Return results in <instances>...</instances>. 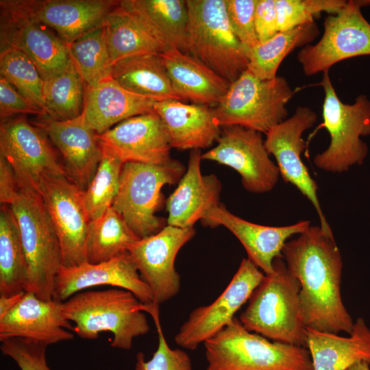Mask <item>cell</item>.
<instances>
[{
	"mask_svg": "<svg viewBox=\"0 0 370 370\" xmlns=\"http://www.w3.org/2000/svg\"><path fill=\"white\" fill-rule=\"evenodd\" d=\"M204 225L215 227L223 225L241 242L247 251L248 259L264 275L274 272L273 261L282 257V249L287 240L300 234L310 225L309 221H300L286 226H266L244 220L218 205L210 209L201 219Z\"/></svg>",
	"mask_w": 370,
	"mask_h": 370,
	"instance_id": "44dd1931",
	"label": "cell"
},
{
	"mask_svg": "<svg viewBox=\"0 0 370 370\" xmlns=\"http://www.w3.org/2000/svg\"><path fill=\"white\" fill-rule=\"evenodd\" d=\"M97 139L103 151L123 163L160 164L171 158L170 138L155 111L124 120L97 134Z\"/></svg>",
	"mask_w": 370,
	"mask_h": 370,
	"instance_id": "d6986e66",
	"label": "cell"
},
{
	"mask_svg": "<svg viewBox=\"0 0 370 370\" xmlns=\"http://www.w3.org/2000/svg\"><path fill=\"white\" fill-rule=\"evenodd\" d=\"M140 238L112 207L100 217L91 220L86 241V262L108 261L128 251Z\"/></svg>",
	"mask_w": 370,
	"mask_h": 370,
	"instance_id": "d6a6232c",
	"label": "cell"
},
{
	"mask_svg": "<svg viewBox=\"0 0 370 370\" xmlns=\"http://www.w3.org/2000/svg\"><path fill=\"white\" fill-rule=\"evenodd\" d=\"M264 275L251 261L243 258L221 294L210 304L191 311L175 336L176 344L195 350L223 330L249 300Z\"/></svg>",
	"mask_w": 370,
	"mask_h": 370,
	"instance_id": "4fadbf2b",
	"label": "cell"
},
{
	"mask_svg": "<svg viewBox=\"0 0 370 370\" xmlns=\"http://www.w3.org/2000/svg\"><path fill=\"white\" fill-rule=\"evenodd\" d=\"M46 344L23 338L1 341L0 349L14 360L20 370H52L47 362Z\"/></svg>",
	"mask_w": 370,
	"mask_h": 370,
	"instance_id": "60d3db41",
	"label": "cell"
},
{
	"mask_svg": "<svg viewBox=\"0 0 370 370\" xmlns=\"http://www.w3.org/2000/svg\"><path fill=\"white\" fill-rule=\"evenodd\" d=\"M294 94L280 76L261 79L248 69L232 82L214 113L220 126L238 125L265 134L287 119Z\"/></svg>",
	"mask_w": 370,
	"mask_h": 370,
	"instance_id": "9c48e42d",
	"label": "cell"
},
{
	"mask_svg": "<svg viewBox=\"0 0 370 370\" xmlns=\"http://www.w3.org/2000/svg\"><path fill=\"white\" fill-rule=\"evenodd\" d=\"M185 172L184 165L171 158L160 164L125 162L112 207L139 238L153 235L164 227L155 214L162 202L161 189L180 182Z\"/></svg>",
	"mask_w": 370,
	"mask_h": 370,
	"instance_id": "ba28073f",
	"label": "cell"
},
{
	"mask_svg": "<svg viewBox=\"0 0 370 370\" xmlns=\"http://www.w3.org/2000/svg\"><path fill=\"white\" fill-rule=\"evenodd\" d=\"M202 160L217 162L236 171L243 187L253 193L271 191L280 171L270 158L260 132L238 125L224 127L214 148Z\"/></svg>",
	"mask_w": 370,
	"mask_h": 370,
	"instance_id": "9a60e30c",
	"label": "cell"
},
{
	"mask_svg": "<svg viewBox=\"0 0 370 370\" xmlns=\"http://www.w3.org/2000/svg\"><path fill=\"white\" fill-rule=\"evenodd\" d=\"M153 110L166 128L171 147L180 150L205 149L220 136L221 126L213 108L208 106L167 99L156 101Z\"/></svg>",
	"mask_w": 370,
	"mask_h": 370,
	"instance_id": "d4e9b609",
	"label": "cell"
},
{
	"mask_svg": "<svg viewBox=\"0 0 370 370\" xmlns=\"http://www.w3.org/2000/svg\"><path fill=\"white\" fill-rule=\"evenodd\" d=\"M282 257L300 284L299 301L307 328L350 334L354 322L343 303L341 282L343 262L332 233L310 225L287 241Z\"/></svg>",
	"mask_w": 370,
	"mask_h": 370,
	"instance_id": "6da1fadb",
	"label": "cell"
},
{
	"mask_svg": "<svg viewBox=\"0 0 370 370\" xmlns=\"http://www.w3.org/2000/svg\"><path fill=\"white\" fill-rule=\"evenodd\" d=\"M44 130L23 115L1 121L0 156L10 165L21 186L39 194L46 181L67 176Z\"/></svg>",
	"mask_w": 370,
	"mask_h": 370,
	"instance_id": "30bf717a",
	"label": "cell"
},
{
	"mask_svg": "<svg viewBox=\"0 0 370 370\" xmlns=\"http://www.w3.org/2000/svg\"><path fill=\"white\" fill-rule=\"evenodd\" d=\"M120 1L23 0L29 12L69 45L102 25Z\"/></svg>",
	"mask_w": 370,
	"mask_h": 370,
	"instance_id": "603a6c76",
	"label": "cell"
},
{
	"mask_svg": "<svg viewBox=\"0 0 370 370\" xmlns=\"http://www.w3.org/2000/svg\"><path fill=\"white\" fill-rule=\"evenodd\" d=\"M173 89L180 101L217 105L230 83L190 54L169 49L161 53Z\"/></svg>",
	"mask_w": 370,
	"mask_h": 370,
	"instance_id": "4316f807",
	"label": "cell"
},
{
	"mask_svg": "<svg viewBox=\"0 0 370 370\" xmlns=\"http://www.w3.org/2000/svg\"><path fill=\"white\" fill-rule=\"evenodd\" d=\"M29 268L18 225L10 206L0 210V295L27 291Z\"/></svg>",
	"mask_w": 370,
	"mask_h": 370,
	"instance_id": "1f68e13d",
	"label": "cell"
},
{
	"mask_svg": "<svg viewBox=\"0 0 370 370\" xmlns=\"http://www.w3.org/2000/svg\"><path fill=\"white\" fill-rule=\"evenodd\" d=\"M204 346L205 370H313L307 348L270 341L236 317Z\"/></svg>",
	"mask_w": 370,
	"mask_h": 370,
	"instance_id": "277c9868",
	"label": "cell"
},
{
	"mask_svg": "<svg viewBox=\"0 0 370 370\" xmlns=\"http://www.w3.org/2000/svg\"><path fill=\"white\" fill-rule=\"evenodd\" d=\"M21 113L44 115L33 107L9 82L0 76L1 119Z\"/></svg>",
	"mask_w": 370,
	"mask_h": 370,
	"instance_id": "7bdbcfd3",
	"label": "cell"
},
{
	"mask_svg": "<svg viewBox=\"0 0 370 370\" xmlns=\"http://www.w3.org/2000/svg\"><path fill=\"white\" fill-rule=\"evenodd\" d=\"M255 28L260 43L271 39L279 32L275 0H258L255 11Z\"/></svg>",
	"mask_w": 370,
	"mask_h": 370,
	"instance_id": "ee69618b",
	"label": "cell"
},
{
	"mask_svg": "<svg viewBox=\"0 0 370 370\" xmlns=\"http://www.w3.org/2000/svg\"><path fill=\"white\" fill-rule=\"evenodd\" d=\"M73 326L64 316L62 302L46 301L26 291L21 300L0 317V341L23 338L51 345L71 341Z\"/></svg>",
	"mask_w": 370,
	"mask_h": 370,
	"instance_id": "7402d4cb",
	"label": "cell"
},
{
	"mask_svg": "<svg viewBox=\"0 0 370 370\" xmlns=\"http://www.w3.org/2000/svg\"><path fill=\"white\" fill-rule=\"evenodd\" d=\"M16 217L29 268L27 291L53 299L55 278L62 265L59 239L40 195L21 186L10 205Z\"/></svg>",
	"mask_w": 370,
	"mask_h": 370,
	"instance_id": "8992f818",
	"label": "cell"
},
{
	"mask_svg": "<svg viewBox=\"0 0 370 370\" xmlns=\"http://www.w3.org/2000/svg\"><path fill=\"white\" fill-rule=\"evenodd\" d=\"M258 0H225L228 18L241 43L251 47L259 42L255 28V11Z\"/></svg>",
	"mask_w": 370,
	"mask_h": 370,
	"instance_id": "b9f144b4",
	"label": "cell"
},
{
	"mask_svg": "<svg viewBox=\"0 0 370 370\" xmlns=\"http://www.w3.org/2000/svg\"><path fill=\"white\" fill-rule=\"evenodd\" d=\"M44 82L46 115L66 121L82 113L85 83L71 59L62 72Z\"/></svg>",
	"mask_w": 370,
	"mask_h": 370,
	"instance_id": "e575fe53",
	"label": "cell"
},
{
	"mask_svg": "<svg viewBox=\"0 0 370 370\" xmlns=\"http://www.w3.org/2000/svg\"><path fill=\"white\" fill-rule=\"evenodd\" d=\"M105 285L132 292L148 307L151 315L158 312L153 305L151 291L141 278L128 251L100 263L62 265L55 278L53 299L63 302L84 290Z\"/></svg>",
	"mask_w": 370,
	"mask_h": 370,
	"instance_id": "ac0fdd59",
	"label": "cell"
},
{
	"mask_svg": "<svg viewBox=\"0 0 370 370\" xmlns=\"http://www.w3.org/2000/svg\"><path fill=\"white\" fill-rule=\"evenodd\" d=\"M0 76L9 82L36 109L46 115L44 80L34 63L22 51H0Z\"/></svg>",
	"mask_w": 370,
	"mask_h": 370,
	"instance_id": "8d00e7d4",
	"label": "cell"
},
{
	"mask_svg": "<svg viewBox=\"0 0 370 370\" xmlns=\"http://www.w3.org/2000/svg\"><path fill=\"white\" fill-rule=\"evenodd\" d=\"M111 78L134 93L157 101L176 96L161 53L130 56L114 62Z\"/></svg>",
	"mask_w": 370,
	"mask_h": 370,
	"instance_id": "f546056e",
	"label": "cell"
},
{
	"mask_svg": "<svg viewBox=\"0 0 370 370\" xmlns=\"http://www.w3.org/2000/svg\"><path fill=\"white\" fill-rule=\"evenodd\" d=\"M102 158L82 199L90 220H94L112 207L117 195L123 162L103 151Z\"/></svg>",
	"mask_w": 370,
	"mask_h": 370,
	"instance_id": "74e56055",
	"label": "cell"
},
{
	"mask_svg": "<svg viewBox=\"0 0 370 370\" xmlns=\"http://www.w3.org/2000/svg\"><path fill=\"white\" fill-rule=\"evenodd\" d=\"M103 25L112 64L130 56L162 53L166 50L120 5V2L106 16Z\"/></svg>",
	"mask_w": 370,
	"mask_h": 370,
	"instance_id": "836d02e7",
	"label": "cell"
},
{
	"mask_svg": "<svg viewBox=\"0 0 370 370\" xmlns=\"http://www.w3.org/2000/svg\"><path fill=\"white\" fill-rule=\"evenodd\" d=\"M319 85L324 91L321 125L328 132L330 143L315 156L314 164L323 171L341 173L362 164L367 156L368 147L361 137L370 135V100L359 95L353 103H343L329 72L323 73Z\"/></svg>",
	"mask_w": 370,
	"mask_h": 370,
	"instance_id": "5b68a950",
	"label": "cell"
},
{
	"mask_svg": "<svg viewBox=\"0 0 370 370\" xmlns=\"http://www.w3.org/2000/svg\"><path fill=\"white\" fill-rule=\"evenodd\" d=\"M120 5L166 49L189 54L186 0H123Z\"/></svg>",
	"mask_w": 370,
	"mask_h": 370,
	"instance_id": "83f0119b",
	"label": "cell"
},
{
	"mask_svg": "<svg viewBox=\"0 0 370 370\" xmlns=\"http://www.w3.org/2000/svg\"><path fill=\"white\" fill-rule=\"evenodd\" d=\"M188 53L230 84L247 69L244 46L231 27L225 0H186Z\"/></svg>",
	"mask_w": 370,
	"mask_h": 370,
	"instance_id": "52a82bcc",
	"label": "cell"
},
{
	"mask_svg": "<svg viewBox=\"0 0 370 370\" xmlns=\"http://www.w3.org/2000/svg\"><path fill=\"white\" fill-rule=\"evenodd\" d=\"M314 21L295 28L278 32L264 42L254 47H244L248 60L247 69L261 79H271L277 75L282 60L292 51L310 44L319 35Z\"/></svg>",
	"mask_w": 370,
	"mask_h": 370,
	"instance_id": "4dcf8cb0",
	"label": "cell"
},
{
	"mask_svg": "<svg viewBox=\"0 0 370 370\" xmlns=\"http://www.w3.org/2000/svg\"><path fill=\"white\" fill-rule=\"evenodd\" d=\"M306 343L313 370H346L359 361L370 365V329L361 317L348 337L307 328Z\"/></svg>",
	"mask_w": 370,
	"mask_h": 370,
	"instance_id": "f1b7e54d",
	"label": "cell"
},
{
	"mask_svg": "<svg viewBox=\"0 0 370 370\" xmlns=\"http://www.w3.org/2000/svg\"><path fill=\"white\" fill-rule=\"evenodd\" d=\"M62 310L75 323L73 331L79 337L94 340L99 333L110 332L111 346L120 349H130L133 340L150 330L143 312H149L148 307L123 288L79 292L62 302Z\"/></svg>",
	"mask_w": 370,
	"mask_h": 370,
	"instance_id": "7a4b0ae2",
	"label": "cell"
},
{
	"mask_svg": "<svg viewBox=\"0 0 370 370\" xmlns=\"http://www.w3.org/2000/svg\"><path fill=\"white\" fill-rule=\"evenodd\" d=\"M21 188L17 177L8 162L0 156V202L10 205Z\"/></svg>",
	"mask_w": 370,
	"mask_h": 370,
	"instance_id": "f6af8a7d",
	"label": "cell"
},
{
	"mask_svg": "<svg viewBox=\"0 0 370 370\" xmlns=\"http://www.w3.org/2000/svg\"><path fill=\"white\" fill-rule=\"evenodd\" d=\"M317 114L306 106H297L293 114L272 127L267 134L264 146L277 162L283 180L293 185L314 208L320 221V227L332 233L321 209L317 195L318 185L310 176L304 164L301 154L306 145L303 133L317 121Z\"/></svg>",
	"mask_w": 370,
	"mask_h": 370,
	"instance_id": "5bb4252c",
	"label": "cell"
},
{
	"mask_svg": "<svg viewBox=\"0 0 370 370\" xmlns=\"http://www.w3.org/2000/svg\"><path fill=\"white\" fill-rule=\"evenodd\" d=\"M195 234L193 227L167 225L158 233L140 238L130 247L128 252L151 291L155 307L179 293L180 276L175 270V260L181 248Z\"/></svg>",
	"mask_w": 370,
	"mask_h": 370,
	"instance_id": "2e32d148",
	"label": "cell"
},
{
	"mask_svg": "<svg viewBox=\"0 0 370 370\" xmlns=\"http://www.w3.org/2000/svg\"><path fill=\"white\" fill-rule=\"evenodd\" d=\"M156 101L129 91L110 78L86 86L82 114L88 126L101 134L130 117L154 111Z\"/></svg>",
	"mask_w": 370,
	"mask_h": 370,
	"instance_id": "484cf974",
	"label": "cell"
},
{
	"mask_svg": "<svg viewBox=\"0 0 370 370\" xmlns=\"http://www.w3.org/2000/svg\"><path fill=\"white\" fill-rule=\"evenodd\" d=\"M346 370H370V365L367 362L359 361L352 365Z\"/></svg>",
	"mask_w": 370,
	"mask_h": 370,
	"instance_id": "7dc6e473",
	"label": "cell"
},
{
	"mask_svg": "<svg viewBox=\"0 0 370 370\" xmlns=\"http://www.w3.org/2000/svg\"><path fill=\"white\" fill-rule=\"evenodd\" d=\"M356 1L360 8L370 6V0H356Z\"/></svg>",
	"mask_w": 370,
	"mask_h": 370,
	"instance_id": "c3c4849f",
	"label": "cell"
},
{
	"mask_svg": "<svg viewBox=\"0 0 370 370\" xmlns=\"http://www.w3.org/2000/svg\"><path fill=\"white\" fill-rule=\"evenodd\" d=\"M158 328V347L149 360L143 352L136 354L134 370H193L188 354L180 349H172L167 343L160 325L158 314L153 317Z\"/></svg>",
	"mask_w": 370,
	"mask_h": 370,
	"instance_id": "ab89813d",
	"label": "cell"
},
{
	"mask_svg": "<svg viewBox=\"0 0 370 370\" xmlns=\"http://www.w3.org/2000/svg\"><path fill=\"white\" fill-rule=\"evenodd\" d=\"M279 32L309 22L322 12L338 13L347 3L344 0H275Z\"/></svg>",
	"mask_w": 370,
	"mask_h": 370,
	"instance_id": "f35d334b",
	"label": "cell"
},
{
	"mask_svg": "<svg viewBox=\"0 0 370 370\" xmlns=\"http://www.w3.org/2000/svg\"><path fill=\"white\" fill-rule=\"evenodd\" d=\"M68 47L70 58L86 86L111 78L112 64L103 25L80 36Z\"/></svg>",
	"mask_w": 370,
	"mask_h": 370,
	"instance_id": "d590c367",
	"label": "cell"
},
{
	"mask_svg": "<svg viewBox=\"0 0 370 370\" xmlns=\"http://www.w3.org/2000/svg\"><path fill=\"white\" fill-rule=\"evenodd\" d=\"M0 41L1 50L25 53L44 81L62 72L71 60L68 45L29 12L23 0L0 1Z\"/></svg>",
	"mask_w": 370,
	"mask_h": 370,
	"instance_id": "8fae6325",
	"label": "cell"
},
{
	"mask_svg": "<svg viewBox=\"0 0 370 370\" xmlns=\"http://www.w3.org/2000/svg\"><path fill=\"white\" fill-rule=\"evenodd\" d=\"M273 265L274 272L264 275L238 319L246 330L269 340L306 348L299 282L283 257L275 258Z\"/></svg>",
	"mask_w": 370,
	"mask_h": 370,
	"instance_id": "3957f363",
	"label": "cell"
},
{
	"mask_svg": "<svg viewBox=\"0 0 370 370\" xmlns=\"http://www.w3.org/2000/svg\"><path fill=\"white\" fill-rule=\"evenodd\" d=\"M200 149L191 150L185 173L166 200L169 225L193 227L206 214L219 205L221 185L215 175H203Z\"/></svg>",
	"mask_w": 370,
	"mask_h": 370,
	"instance_id": "cb8c5ba5",
	"label": "cell"
},
{
	"mask_svg": "<svg viewBox=\"0 0 370 370\" xmlns=\"http://www.w3.org/2000/svg\"><path fill=\"white\" fill-rule=\"evenodd\" d=\"M36 126L47 134L61 153L68 177L84 190L94 177L102 158L97 134L86 123L82 113L66 121L41 115Z\"/></svg>",
	"mask_w": 370,
	"mask_h": 370,
	"instance_id": "ffe728a7",
	"label": "cell"
},
{
	"mask_svg": "<svg viewBox=\"0 0 370 370\" xmlns=\"http://www.w3.org/2000/svg\"><path fill=\"white\" fill-rule=\"evenodd\" d=\"M370 55V23L356 0L347 1L336 14L323 21V33L314 45L301 48L297 59L306 76L329 72L336 63Z\"/></svg>",
	"mask_w": 370,
	"mask_h": 370,
	"instance_id": "7c38bea8",
	"label": "cell"
},
{
	"mask_svg": "<svg viewBox=\"0 0 370 370\" xmlns=\"http://www.w3.org/2000/svg\"><path fill=\"white\" fill-rule=\"evenodd\" d=\"M82 192L67 176L46 181L40 192L62 250V266L86 262V241L90 221Z\"/></svg>",
	"mask_w": 370,
	"mask_h": 370,
	"instance_id": "e0dca14e",
	"label": "cell"
},
{
	"mask_svg": "<svg viewBox=\"0 0 370 370\" xmlns=\"http://www.w3.org/2000/svg\"><path fill=\"white\" fill-rule=\"evenodd\" d=\"M26 291L11 295H0V317L11 310Z\"/></svg>",
	"mask_w": 370,
	"mask_h": 370,
	"instance_id": "bcb514c9",
	"label": "cell"
}]
</instances>
